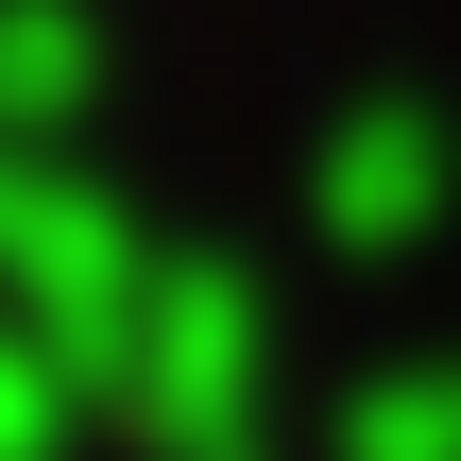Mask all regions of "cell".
Segmentation results:
<instances>
[{"mask_svg": "<svg viewBox=\"0 0 461 461\" xmlns=\"http://www.w3.org/2000/svg\"><path fill=\"white\" fill-rule=\"evenodd\" d=\"M0 461H51V376L0 359Z\"/></svg>", "mask_w": 461, "mask_h": 461, "instance_id": "7a4b0ae2", "label": "cell"}, {"mask_svg": "<svg viewBox=\"0 0 461 461\" xmlns=\"http://www.w3.org/2000/svg\"><path fill=\"white\" fill-rule=\"evenodd\" d=\"M120 359H137V428H154V445L240 461V428H257V342H240L222 291H137Z\"/></svg>", "mask_w": 461, "mask_h": 461, "instance_id": "6da1fadb", "label": "cell"}]
</instances>
